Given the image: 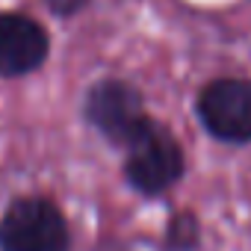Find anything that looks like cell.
I'll return each instance as SVG.
<instances>
[{
	"label": "cell",
	"mask_w": 251,
	"mask_h": 251,
	"mask_svg": "<svg viewBox=\"0 0 251 251\" xmlns=\"http://www.w3.org/2000/svg\"><path fill=\"white\" fill-rule=\"evenodd\" d=\"M186 175V157L177 136L151 118L142 133L124 148V180L142 198L166 195Z\"/></svg>",
	"instance_id": "obj_1"
},
{
	"label": "cell",
	"mask_w": 251,
	"mask_h": 251,
	"mask_svg": "<svg viewBox=\"0 0 251 251\" xmlns=\"http://www.w3.org/2000/svg\"><path fill=\"white\" fill-rule=\"evenodd\" d=\"M0 251H71V225L48 195H18L0 216Z\"/></svg>",
	"instance_id": "obj_2"
},
{
	"label": "cell",
	"mask_w": 251,
	"mask_h": 251,
	"mask_svg": "<svg viewBox=\"0 0 251 251\" xmlns=\"http://www.w3.org/2000/svg\"><path fill=\"white\" fill-rule=\"evenodd\" d=\"M83 115L92 127L115 148H127L151 121L145 98L127 80H100L89 89Z\"/></svg>",
	"instance_id": "obj_3"
},
{
	"label": "cell",
	"mask_w": 251,
	"mask_h": 251,
	"mask_svg": "<svg viewBox=\"0 0 251 251\" xmlns=\"http://www.w3.org/2000/svg\"><path fill=\"white\" fill-rule=\"evenodd\" d=\"M195 112L204 130L227 145L251 142V80L222 77L201 89Z\"/></svg>",
	"instance_id": "obj_4"
},
{
	"label": "cell",
	"mask_w": 251,
	"mask_h": 251,
	"mask_svg": "<svg viewBox=\"0 0 251 251\" xmlns=\"http://www.w3.org/2000/svg\"><path fill=\"white\" fill-rule=\"evenodd\" d=\"M48 33L21 12H0V77H24L48 59Z\"/></svg>",
	"instance_id": "obj_5"
},
{
	"label": "cell",
	"mask_w": 251,
	"mask_h": 251,
	"mask_svg": "<svg viewBox=\"0 0 251 251\" xmlns=\"http://www.w3.org/2000/svg\"><path fill=\"white\" fill-rule=\"evenodd\" d=\"M201 245V219L192 210H177L166 222L163 251H198Z\"/></svg>",
	"instance_id": "obj_6"
},
{
	"label": "cell",
	"mask_w": 251,
	"mask_h": 251,
	"mask_svg": "<svg viewBox=\"0 0 251 251\" xmlns=\"http://www.w3.org/2000/svg\"><path fill=\"white\" fill-rule=\"evenodd\" d=\"M92 251H133L127 242H121V239H112V236H106V239H100Z\"/></svg>",
	"instance_id": "obj_7"
}]
</instances>
